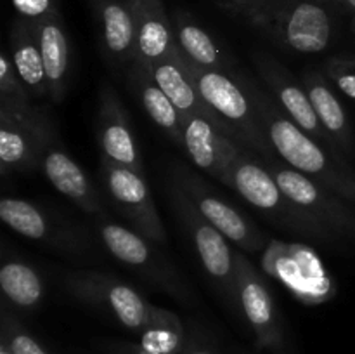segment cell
<instances>
[{"mask_svg": "<svg viewBox=\"0 0 355 354\" xmlns=\"http://www.w3.org/2000/svg\"><path fill=\"white\" fill-rule=\"evenodd\" d=\"M238 76L255 106L276 155L291 169L324 184L345 200L355 201V176L340 158V153L324 148L302 130L288 115H284L272 96L263 92L253 80L243 75Z\"/></svg>", "mask_w": 355, "mask_h": 354, "instance_id": "cell-1", "label": "cell"}, {"mask_svg": "<svg viewBox=\"0 0 355 354\" xmlns=\"http://www.w3.org/2000/svg\"><path fill=\"white\" fill-rule=\"evenodd\" d=\"M231 16L286 51L315 54L331 40V17L314 0H217Z\"/></svg>", "mask_w": 355, "mask_h": 354, "instance_id": "cell-2", "label": "cell"}, {"mask_svg": "<svg viewBox=\"0 0 355 354\" xmlns=\"http://www.w3.org/2000/svg\"><path fill=\"white\" fill-rule=\"evenodd\" d=\"M220 180L277 224L322 242L335 238V233L329 231L322 222L307 214L283 193L266 163L257 162L248 149H243L232 160Z\"/></svg>", "mask_w": 355, "mask_h": 354, "instance_id": "cell-3", "label": "cell"}, {"mask_svg": "<svg viewBox=\"0 0 355 354\" xmlns=\"http://www.w3.org/2000/svg\"><path fill=\"white\" fill-rule=\"evenodd\" d=\"M187 66L205 103L227 125L232 139H236L246 149L259 153L266 162H277L276 151L267 139L262 121L239 76L198 68L189 61Z\"/></svg>", "mask_w": 355, "mask_h": 354, "instance_id": "cell-4", "label": "cell"}, {"mask_svg": "<svg viewBox=\"0 0 355 354\" xmlns=\"http://www.w3.org/2000/svg\"><path fill=\"white\" fill-rule=\"evenodd\" d=\"M62 287L76 301L106 312L130 332L141 333L158 312V305L134 287L101 271H69L62 276Z\"/></svg>", "mask_w": 355, "mask_h": 354, "instance_id": "cell-5", "label": "cell"}, {"mask_svg": "<svg viewBox=\"0 0 355 354\" xmlns=\"http://www.w3.org/2000/svg\"><path fill=\"white\" fill-rule=\"evenodd\" d=\"M55 141V124L45 106L31 104L24 111L0 110V176L37 170L45 149Z\"/></svg>", "mask_w": 355, "mask_h": 354, "instance_id": "cell-6", "label": "cell"}, {"mask_svg": "<svg viewBox=\"0 0 355 354\" xmlns=\"http://www.w3.org/2000/svg\"><path fill=\"white\" fill-rule=\"evenodd\" d=\"M168 194L180 224L184 226L187 236L193 242L205 273L214 280V283L220 288L229 302L238 307L236 252L229 245V239L201 215L193 200L172 180H170Z\"/></svg>", "mask_w": 355, "mask_h": 354, "instance_id": "cell-7", "label": "cell"}, {"mask_svg": "<svg viewBox=\"0 0 355 354\" xmlns=\"http://www.w3.org/2000/svg\"><path fill=\"white\" fill-rule=\"evenodd\" d=\"M96 226L101 242L114 259L137 271L149 283L158 285L162 290L168 292L173 297L186 301L189 292L182 278L177 274L172 264L166 262L165 257L153 246V242L134 229L110 221L104 214L97 215Z\"/></svg>", "mask_w": 355, "mask_h": 354, "instance_id": "cell-8", "label": "cell"}, {"mask_svg": "<svg viewBox=\"0 0 355 354\" xmlns=\"http://www.w3.org/2000/svg\"><path fill=\"white\" fill-rule=\"evenodd\" d=\"M170 180L177 184L193 200L201 215L214 228H217L232 245L250 253L266 248V235L250 219H246L238 208H234L224 198L215 194L214 189L201 177L191 172L187 167L175 163L172 167Z\"/></svg>", "mask_w": 355, "mask_h": 354, "instance_id": "cell-9", "label": "cell"}, {"mask_svg": "<svg viewBox=\"0 0 355 354\" xmlns=\"http://www.w3.org/2000/svg\"><path fill=\"white\" fill-rule=\"evenodd\" d=\"M263 163L291 201L322 222L329 231L355 238V215L343 201L345 198L291 167L279 162Z\"/></svg>", "mask_w": 355, "mask_h": 354, "instance_id": "cell-10", "label": "cell"}, {"mask_svg": "<svg viewBox=\"0 0 355 354\" xmlns=\"http://www.w3.org/2000/svg\"><path fill=\"white\" fill-rule=\"evenodd\" d=\"M101 180L118 210L130 222L132 229L149 242L165 245L166 233L144 176L125 167L101 163Z\"/></svg>", "mask_w": 355, "mask_h": 354, "instance_id": "cell-11", "label": "cell"}, {"mask_svg": "<svg viewBox=\"0 0 355 354\" xmlns=\"http://www.w3.org/2000/svg\"><path fill=\"white\" fill-rule=\"evenodd\" d=\"M236 294L238 309L248 321L257 346L274 354H286L283 326L269 287L241 252H236Z\"/></svg>", "mask_w": 355, "mask_h": 354, "instance_id": "cell-12", "label": "cell"}, {"mask_svg": "<svg viewBox=\"0 0 355 354\" xmlns=\"http://www.w3.org/2000/svg\"><path fill=\"white\" fill-rule=\"evenodd\" d=\"M96 135L101 149V162L125 167L144 176L141 148L116 90L103 83L97 101Z\"/></svg>", "mask_w": 355, "mask_h": 354, "instance_id": "cell-13", "label": "cell"}, {"mask_svg": "<svg viewBox=\"0 0 355 354\" xmlns=\"http://www.w3.org/2000/svg\"><path fill=\"white\" fill-rule=\"evenodd\" d=\"M255 66L260 78L269 89L270 96L276 101L277 106L284 111V115H288L302 130H305L311 137L321 142L324 148L338 153L335 142L322 128L304 83L295 78L279 61H276L270 56L257 54Z\"/></svg>", "mask_w": 355, "mask_h": 354, "instance_id": "cell-14", "label": "cell"}, {"mask_svg": "<svg viewBox=\"0 0 355 354\" xmlns=\"http://www.w3.org/2000/svg\"><path fill=\"white\" fill-rule=\"evenodd\" d=\"M182 148L198 169L218 180L229 169L232 160L243 149H246L238 141L225 135L217 125L200 115L184 117Z\"/></svg>", "mask_w": 355, "mask_h": 354, "instance_id": "cell-15", "label": "cell"}, {"mask_svg": "<svg viewBox=\"0 0 355 354\" xmlns=\"http://www.w3.org/2000/svg\"><path fill=\"white\" fill-rule=\"evenodd\" d=\"M99 24L103 54L130 68L137 59V12L130 0H90Z\"/></svg>", "mask_w": 355, "mask_h": 354, "instance_id": "cell-16", "label": "cell"}, {"mask_svg": "<svg viewBox=\"0 0 355 354\" xmlns=\"http://www.w3.org/2000/svg\"><path fill=\"white\" fill-rule=\"evenodd\" d=\"M0 219L7 228L33 242H45L69 252L82 250V238L71 228L59 224L38 205L21 198L6 196L0 200Z\"/></svg>", "mask_w": 355, "mask_h": 354, "instance_id": "cell-17", "label": "cell"}, {"mask_svg": "<svg viewBox=\"0 0 355 354\" xmlns=\"http://www.w3.org/2000/svg\"><path fill=\"white\" fill-rule=\"evenodd\" d=\"M155 76L158 85L162 87L163 92L170 97L177 110L186 117V115H200V117L207 118L211 124L217 125L225 135L232 137L231 130L227 125L222 121V118L205 103L203 96L200 94L196 82H194L193 75L189 71L187 61L184 56L180 54L179 47L173 52L170 58L163 59V61L155 62L151 66H146ZM236 141V139H234Z\"/></svg>", "mask_w": 355, "mask_h": 354, "instance_id": "cell-18", "label": "cell"}, {"mask_svg": "<svg viewBox=\"0 0 355 354\" xmlns=\"http://www.w3.org/2000/svg\"><path fill=\"white\" fill-rule=\"evenodd\" d=\"M38 170H42L45 179L52 184L55 191H59L62 196L73 201L83 212L96 217L104 214L101 196L96 187L92 186L82 167L58 144V141L52 142L45 149Z\"/></svg>", "mask_w": 355, "mask_h": 354, "instance_id": "cell-19", "label": "cell"}, {"mask_svg": "<svg viewBox=\"0 0 355 354\" xmlns=\"http://www.w3.org/2000/svg\"><path fill=\"white\" fill-rule=\"evenodd\" d=\"M44 58L45 75L49 83V97L52 103H62L69 85V40L59 10L31 21Z\"/></svg>", "mask_w": 355, "mask_h": 354, "instance_id": "cell-20", "label": "cell"}, {"mask_svg": "<svg viewBox=\"0 0 355 354\" xmlns=\"http://www.w3.org/2000/svg\"><path fill=\"white\" fill-rule=\"evenodd\" d=\"M300 82L304 83L315 115H318L326 134L335 142L336 149L343 153H352L354 135L349 117H347V111L340 103L338 96L329 85L328 78L322 75V71L307 69L302 73Z\"/></svg>", "mask_w": 355, "mask_h": 354, "instance_id": "cell-21", "label": "cell"}, {"mask_svg": "<svg viewBox=\"0 0 355 354\" xmlns=\"http://www.w3.org/2000/svg\"><path fill=\"white\" fill-rule=\"evenodd\" d=\"M128 82L153 124L158 125L175 144L182 146L184 115L163 92L151 71L142 62L135 61L128 68Z\"/></svg>", "mask_w": 355, "mask_h": 354, "instance_id": "cell-22", "label": "cell"}, {"mask_svg": "<svg viewBox=\"0 0 355 354\" xmlns=\"http://www.w3.org/2000/svg\"><path fill=\"white\" fill-rule=\"evenodd\" d=\"M9 47L14 68L30 90L31 97L33 99L49 97L44 58H42L35 26L30 19H24L21 16L14 19L9 33Z\"/></svg>", "mask_w": 355, "mask_h": 354, "instance_id": "cell-23", "label": "cell"}, {"mask_svg": "<svg viewBox=\"0 0 355 354\" xmlns=\"http://www.w3.org/2000/svg\"><path fill=\"white\" fill-rule=\"evenodd\" d=\"M134 6V3H132ZM137 12V59L144 66L170 58L177 51L172 17L163 3L134 6Z\"/></svg>", "mask_w": 355, "mask_h": 354, "instance_id": "cell-24", "label": "cell"}, {"mask_svg": "<svg viewBox=\"0 0 355 354\" xmlns=\"http://www.w3.org/2000/svg\"><path fill=\"white\" fill-rule=\"evenodd\" d=\"M172 24L177 47L191 65L224 73L231 69L227 56L220 51L214 37L203 26H200L189 14L177 10L172 17Z\"/></svg>", "mask_w": 355, "mask_h": 354, "instance_id": "cell-25", "label": "cell"}, {"mask_svg": "<svg viewBox=\"0 0 355 354\" xmlns=\"http://www.w3.org/2000/svg\"><path fill=\"white\" fill-rule=\"evenodd\" d=\"M2 295L12 307L30 311L42 302L45 285L40 274L23 260H6L0 267Z\"/></svg>", "mask_w": 355, "mask_h": 354, "instance_id": "cell-26", "label": "cell"}, {"mask_svg": "<svg viewBox=\"0 0 355 354\" xmlns=\"http://www.w3.org/2000/svg\"><path fill=\"white\" fill-rule=\"evenodd\" d=\"M139 335V346L155 354H182L187 342L179 316L163 307H158L153 321Z\"/></svg>", "mask_w": 355, "mask_h": 354, "instance_id": "cell-27", "label": "cell"}, {"mask_svg": "<svg viewBox=\"0 0 355 354\" xmlns=\"http://www.w3.org/2000/svg\"><path fill=\"white\" fill-rule=\"evenodd\" d=\"M31 94L17 75L10 54L0 56V110L24 111L31 106Z\"/></svg>", "mask_w": 355, "mask_h": 354, "instance_id": "cell-28", "label": "cell"}, {"mask_svg": "<svg viewBox=\"0 0 355 354\" xmlns=\"http://www.w3.org/2000/svg\"><path fill=\"white\" fill-rule=\"evenodd\" d=\"M0 342L6 344L14 354H51L10 312L2 314Z\"/></svg>", "mask_w": 355, "mask_h": 354, "instance_id": "cell-29", "label": "cell"}, {"mask_svg": "<svg viewBox=\"0 0 355 354\" xmlns=\"http://www.w3.org/2000/svg\"><path fill=\"white\" fill-rule=\"evenodd\" d=\"M322 75L336 87L343 96L355 101V59H329L322 68Z\"/></svg>", "mask_w": 355, "mask_h": 354, "instance_id": "cell-30", "label": "cell"}, {"mask_svg": "<svg viewBox=\"0 0 355 354\" xmlns=\"http://www.w3.org/2000/svg\"><path fill=\"white\" fill-rule=\"evenodd\" d=\"M58 2L59 0H12V6L24 19L38 21L59 10Z\"/></svg>", "mask_w": 355, "mask_h": 354, "instance_id": "cell-31", "label": "cell"}, {"mask_svg": "<svg viewBox=\"0 0 355 354\" xmlns=\"http://www.w3.org/2000/svg\"><path fill=\"white\" fill-rule=\"evenodd\" d=\"M113 353L114 354H155L146 351L144 347H141L139 344H118V346H113Z\"/></svg>", "mask_w": 355, "mask_h": 354, "instance_id": "cell-32", "label": "cell"}, {"mask_svg": "<svg viewBox=\"0 0 355 354\" xmlns=\"http://www.w3.org/2000/svg\"><path fill=\"white\" fill-rule=\"evenodd\" d=\"M182 354H215V353L210 349V347L205 346V344L198 342V340L194 339H187Z\"/></svg>", "mask_w": 355, "mask_h": 354, "instance_id": "cell-33", "label": "cell"}, {"mask_svg": "<svg viewBox=\"0 0 355 354\" xmlns=\"http://www.w3.org/2000/svg\"><path fill=\"white\" fill-rule=\"evenodd\" d=\"M134 6H156V3H163V0H130Z\"/></svg>", "mask_w": 355, "mask_h": 354, "instance_id": "cell-34", "label": "cell"}, {"mask_svg": "<svg viewBox=\"0 0 355 354\" xmlns=\"http://www.w3.org/2000/svg\"><path fill=\"white\" fill-rule=\"evenodd\" d=\"M338 2L342 3V6H345L347 9L355 10V0H338Z\"/></svg>", "mask_w": 355, "mask_h": 354, "instance_id": "cell-35", "label": "cell"}, {"mask_svg": "<svg viewBox=\"0 0 355 354\" xmlns=\"http://www.w3.org/2000/svg\"><path fill=\"white\" fill-rule=\"evenodd\" d=\"M0 354H14V353H12V351L9 349V347L6 346V344L0 342Z\"/></svg>", "mask_w": 355, "mask_h": 354, "instance_id": "cell-36", "label": "cell"}, {"mask_svg": "<svg viewBox=\"0 0 355 354\" xmlns=\"http://www.w3.org/2000/svg\"><path fill=\"white\" fill-rule=\"evenodd\" d=\"M354 30H355V17H354Z\"/></svg>", "mask_w": 355, "mask_h": 354, "instance_id": "cell-37", "label": "cell"}]
</instances>
